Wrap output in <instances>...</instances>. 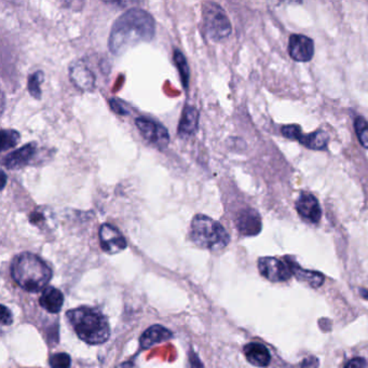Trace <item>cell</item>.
<instances>
[{
    "mask_svg": "<svg viewBox=\"0 0 368 368\" xmlns=\"http://www.w3.org/2000/svg\"><path fill=\"white\" fill-rule=\"evenodd\" d=\"M155 30L153 15L143 9L132 8L115 21L109 35V50L114 55H124L141 42L151 41Z\"/></svg>",
    "mask_w": 368,
    "mask_h": 368,
    "instance_id": "1",
    "label": "cell"
},
{
    "mask_svg": "<svg viewBox=\"0 0 368 368\" xmlns=\"http://www.w3.org/2000/svg\"><path fill=\"white\" fill-rule=\"evenodd\" d=\"M77 336L89 345H101L106 342L110 335L108 320L99 310L80 307L67 312Z\"/></svg>",
    "mask_w": 368,
    "mask_h": 368,
    "instance_id": "2",
    "label": "cell"
},
{
    "mask_svg": "<svg viewBox=\"0 0 368 368\" xmlns=\"http://www.w3.org/2000/svg\"><path fill=\"white\" fill-rule=\"evenodd\" d=\"M13 280L28 292H39L52 278V271L43 260L32 253H22L11 264Z\"/></svg>",
    "mask_w": 368,
    "mask_h": 368,
    "instance_id": "3",
    "label": "cell"
},
{
    "mask_svg": "<svg viewBox=\"0 0 368 368\" xmlns=\"http://www.w3.org/2000/svg\"><path fill=\"white\" fill-rule=\"evenodd\" d=\"M191 239L197 246L209 251L222 250L230 241L229 235L220 222L202 214L195 215L191 222Z\"/></svg>",
    "mask_w": 368,
    "mask_h": 368,
    "instance_id": "4",
    "label": "cell"
},
{
    "mask_svg": "<svg viewBox=\"0 0 368 368\" xmlns=\"http://www.w3.org/2000/svg\"><path fill=\"white\" fill-rule=\"evenodd\" d=\"M203 23L209 37L220 41L231 34V24L225 11L215 3L203 5Z\"/></svg>",
    "mask_w": 368,
    "mask_h": 368,
    "instance_id": "5",
    "label": "cell"
},
{
    "mask_svg": "<svg viewBox=\"0 0 368 368\" xmlns=\"http://www.w3.org/2000/svg\"><path fill=\"white\" fill-rule=\"evenodd\" d=\"M136 126L144 136V139L159 149H164L170 143L168 130L159 122L141 117L135 120Z\"/></svg>",
    "mask_w": 368,
    "mask_h": 368,
    "instance_id": "6",
    "label": "cell"
},
{
    "mask_svg": "<svg viewBox=\"0 0 368 368\" xmlns=\"http://www.w3.org/2000/svg\"><path fill=\"white\" fill-rule=\"evenodd\" d=\"M281 131L282 134L287 139H296L308 148L316 149V151L327 148V143H329V136L325 132L316 131L311 134H304L300 126H296V124L284 126L282 128Z\"/></svg>",
    "mask_w": 368,
    "mask_h": 368,
    "instance_id": "7",
    "label": "cell"
},
{
    "mask_svg": "<svg viewBox=\"0 0 368 368\" xmlns=\"http://www.w3.org/2000/svg\"><path fill=\"white\" fill-rule=\"evenodd\" d=\"M260 275L271 282H285L292 277V270L289 262L275 258H262L258 260Z\"/></svg>",
    "mask_w": 368,
    "mask_h": 368,
    "instance_id": "8",
    "label": "cell"
},
{
    "mask_svg": "<svg viewBox=\"0 0 368 368\" xmlns=\"http://www.w3.org/2000/svg\"><path fill=\"white\" fill-rule=\"evenodd\" d=\"M99 242L101 249L108 254H118L126 250V241L115 226L104 224L99 229Z\"/></svg>",
    "mask_w": 368,
    "mask_h": 368,
    "instance_id": "9",
    "label": "cell"
},
{
    "mask_svg": "<svg viewBox=\"0 0 368 368\" xmlns=\"http://www.w3.org/2000/svg\"><path fill=\"white\" fill-rule=\"evenodd\" d=\"M289 53L297 62H309L314 55L313 41L307 36L294 34L289 37Z\"/></svg>",
    "mask_w": 368,
    "mask_h": 368,
    "instance_id": "10",
    "label": "cell"
},
{
    "mask_svg": "<svg viewBox=\"0 0 368 368\" xmlns=\"http://www.w3.org/2000/svg\"><path fill=\"white\" fill-rule=\"evenodd\" d=\"M235 225L241 235L253 237L262 231V218L253 209H244L238 214Z\"/></svg>",
    "mask_w": 368,
    "mask_h": 368,
    "instance_id": "11",
    "label": "cell"
},
{
    "mask_svg": "<svg viewBox=\"0 0 368 368\" xmlns=\"http://www.w3.org/2000/svg\"><path fill=\"white\" fill-rule=\"evenodd\" d=\"M70 78L76 88L82 91H92L95 87V76L82 61H75L70 64Z\"/></svg>",
    "mask_w": 368,
    "mask_h": 368,
    "instance_id": "12",
    "label": "cell"
},
{
    "mask_svg": "<svg viewBox=\"0 0 368 368\" xmlns=\"http://www.w3.org/2000/svg\"><path fill=\"white\" fill-rule=\"evenodd\" d=\"M297 212L299 215L312 224L319 222L322 217V210L319 201L313 195L304 193L299 197L296 203Z\"/></svg>",
    "mask_w": 368,
    "mask_h": 368,
    "instance_id": "13",
    "label": "cell"
},
{
    "mask_svg": "<svg viewBox=\"0 0 368 368\" xmlns=\"http://www.w3.org/2000/svg\"><path fill=\"white\" fill-rule=\"evenodd\" d=\"M36 151L37 148L35 143L26 144L18 151H14L6 156L3 161V166L9 170H18L28 166L35 156Z\"/></svg>",
    "mask_w": 368,
    "mask_h": 368,
    "instance_id": "14",
    "label": "cell"
},
{
    "mask_svg": "<svg viewBox=\"0 0 368 368\" xmlns=\"http://www.w3.org/2000/svg\"><path fill=\"white\" fill-rule=\"evenodd\" d=\"M199 126V111L191 105L184 107L181 122L178 124L177 133L183 139L191 137L197 132Z\"/></svg>",
    "mask_w": 368,
    "mask_h": 368,
    "instance_id": "15",
    "label": "cell"
},
{
    "mask_svg": "<svg viewBox=\"0 0 368 368\" xmlns=\"http://www.w3.org/2000/svg\"><path fill=\"white\" fill-rule=\"evenodd\" d=\"M172 337H173L172 331H168V329L162 327V325L156 324V325H153V327L144 331L141 339H139V344H141L142 349H149L151 347L164 342V341L168 340Z\"/></svg>",
    "mask_w": 368,
    "mask_h": 368,
    "instance_id": "16",
    "label": "cell"
},
{
    "mask_svg": "<svg viewBox=\"0 0 368 368\" xmlns=\"http://www.w3.org/2000/svg\"><path fill=\"white\" fill-rule=\"evenodd\" d=\"M285 260L289 262L293 275H295L297 280L300 282H304V283H307L309 287H313V289H318V287L323 285L324 275H322L321 272L302 269L292 258H285Z\"/></svg>",
    "mask_w": 368,
    "mask_h": 368,
    "instance_id": "17",
    "label": "cell"
},
{
    "mask_svg": "<svg viewBox=\"0 0 368 368\" xmlns=\"http://www.w3.org/2000/svg\"><path fill=\"white\" fill-rule=\"evenodd\" d=\"M243 352L247 361L258 367H267L271 362V356L268 349L258 342L246 345Z\"/></svg>",
    "mask_w": 368,
    "mask_h": 368,
    "instance_id": "18",
    "label": "cell"
},
{
    "mask_svg": "<svg viewBox=\"0 0 368 368\" xmlns=\"http://www.w3.org/2000/svg\"><path fill=\"white\" fill-rule=\"evenodd\" d=\"M40 306L50 313H59L64 304L62 292L55 287H48L42 293L39 299Z\"/></svg>",
    "mask_w": 368,
    "mask_h": 368,
    "instance_id": "19",
    "label": "cell"
},
{
    "mask_svg": "<svg viewBox=\"0 0 368 368\" xmlns=\"http://www.w3.org/2000/svg\"><path fill=\"white\" fill-rule=\"evenodd\" d=\"M174 61H175L176 67H177L178 72L181 75L182 82L185 89H187L188 84H189V78H191V70L188 66L187 61H186L185 55L176 49L174 52Z\"/></svg>",
    "mask_w": 368,
    "mask_h": 368,
    "instance_id": "20",
    "label": "cell"
},
{
    "mask_svg": "<svg viewBox=\"0 0 368 368\" xmlns=\"http://www.w3.org/2000/svg\"><path fill=\"white\" fill-rule=\"evenodd\" d=\"M43 81V72L41 70L34 72L30 75L28 78V91L30 95L35 99H41V89H40V84Z\"/></svg>",
    "mask_w": 368,
    "mask_h": 368,
    "instance_id": "21",
    "label": "cell"
},
{
    "mask_svg": "<svg viewBox=\"0 0 368 368\" xmlns=\"http://www.w3.org/2000/svg\"><path fill=\"white\" fill-rule=\"evenodd\" d=\"M20 142V133L14 130H3L1 132V151L13 148Z\"/></svg>",
    "mask_w": 368,
    "mask_h": 368,
    "instance_id": "22",
    "label": "cell"
},
{
    "mask_svg": "<svg viewBox=\"0 0 368 368\" xmlns=\"http://www.w3.org/2000/svg\"><path fill=\"white\" fill-rule=\"evenodd\" d=\"M358 141L364 148L368 149V122L363 117H358L354 122Z\"/></svg>",
    "mask_w": 368,
    "mask_h": 368,
    "instance_id": "23",
    "label": "cell"
},
{
    "mask_svg": "<svg viewBox=\"0 0 368 368\" xmlns=\"http://www.w3.org/2000/svg\"><path fill=\"white\" fill-rule=\"evenodd\" d=\"M72 364V358L67 354H53L50 358L51 368H68Z\"/></svg>",
    "mask_w": 368,
    "mask_h": 368,
    "instance_id": "24",
    "label": "cell"
},
{
    "mask_svg": "<svg viewBox=\"0 0 368 368\" xmlns=\"http://www.w3.org/2000/svg\"><path fill=\"white\" fill-rule=\"evenodd\" d=\"M109 103H110L111 109H113L114 111H116L117 114L124 115V116H126V115H129V110H128L126 107L122 104V101H118V99H110Z\"/></svg>",
    "mask_w": 368,
    "mask_h": 368,
    "instance_id": "25",
    "label": "cell"
},
{
    "mask_svg": "<svg viewBox=\"0 0 368 368\" xmlns=\"http://www.w3.org/2000/svg\"><path fill=\"white\" fill-rule=\"evenodd\" d=\"M0 321L3 325H11L13 322L12 313L10 310L8 309L7 307L1 306V314H0Z\"/></svg>",
    "mask_w": 368,
    "mask_h": 368,
    "instance_id": "26",
    "label": "cell"
},
{
    "mask_svg": "<svg viewBox=\"0 0 368 368\" xmlns=\"http://www.w3.org/2000/svg\"><path fill=\"white\" fill-rule=\"evenodd\" d=\"M345 368H368V364L364 358H354L347 363Z\"/></svg>",
    "mask_w": 368,
    "mask_h": 368,
    "instance_id": "27",
    "label": "cell"
},
{
    "mask_svg": "<svg viewBox=\"0 0 368 368\" xmlns=\"http://www.w3.org/2000/svg\"><path fill=\"white\" fill-rule=\"evenodd\" d=\"M319 364L318 358H308L306 360H304V362L302 363V368H316Z\"/></svg>",
    "mask_w": 368,
    "mask_h": 368,
    "instance_id": "28",
    "label": "cell"
},
{
    "mask_svg": "<svg viewBox=\"0 0 368 368\" xmlns=\"http://www.w3.org/2000/svg\"><path fill=\"white\" fill-rule=\"evenodd\" d=\"M189 364H191V368H203L202 363L199 360L198 356L191 352V356H189Z\"/></svg>",
    "mask_w": 368,
    "mask_h": 368,
    "instance_id": "29",
    "label": "cell"
},
{
    "mask_svg": "<svg viewBox=\"0 0 368 368\" xmlns=\"http://www.w3.org/2000/svg\"><path fill=\"white\" fill-rule=\"evenodd\" d=\"M360 294H361V296L363 297L364 299H366V300H368V289H360Z\"/></svg>",
    "mask_w": 368,
    "mask_h": 368,
    "instance_id": "30",
    "label": "cell"
},
{
    "mask_svg": "<svg viewBox=\"0 0 368 368\" xmlns=\"http://www.w3.org/2000/svg\"><path fill=\"white\" fill-rule=\"evenodd\" d=\"M1 173V182H3V187H5L6 185V181H7V177H6L5 172H0Z\"/></svg>",
    "mask_w": 368,
    "mask_h": 368,
    "instance_id": "31",
    "label": "cell"
},
{
    "mask_svg": "<svg viewBox=\"0 0 368 368\" xmlns=\"http://www.w3.org/2000/svg\"><path fill=\"white\" fill-rule=\"evenodd\" d=\"M118 368H132V364L124 363L122 365L118 366Z\"/></svg>",
    "mask_w": 368,
    "mask_h": 368,
    "instance_id": "32",
    "label": "cell"
}]
</instances>
